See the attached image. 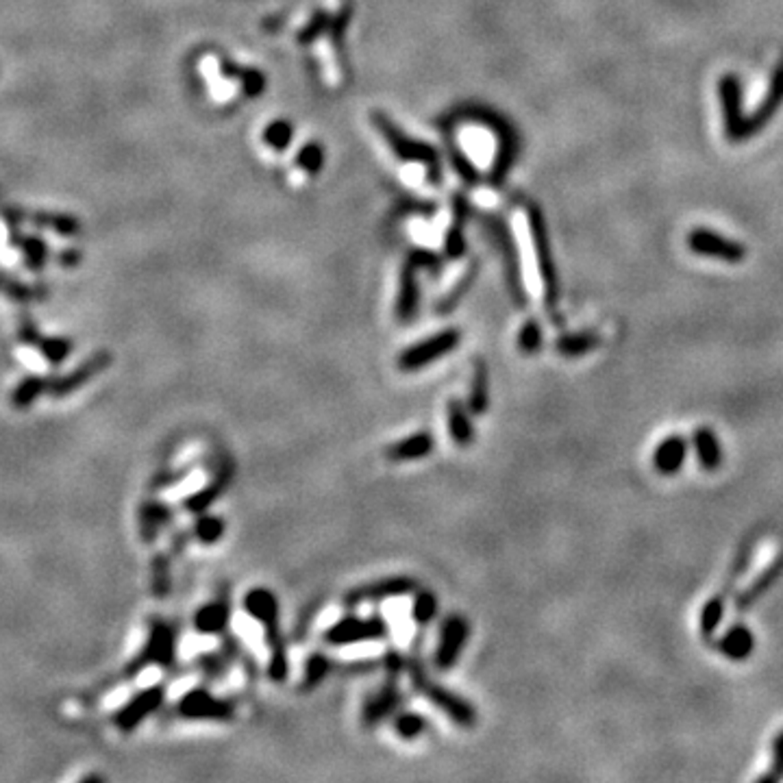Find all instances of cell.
<instances>
[{
    "label": "cell",
    "mask_w": 783,
    "mask_h": 783,
    "mask_svg": "<svg viewBox=\"0 0 783 783\" xmlns=\"http://www.w3.org/2000/svg\"><path fill=\"white\" fill-rule=\"evenodd\" d=\"M375 127L379 130L381 144L390 148L392 159H394L399 174L408 181L414 188H434L438 183V165L431 150H426L420 144H411L394 129L385 118L375 120Z\"/></svg>",
    "instance_id": "obj_1"
},
{
    "label": "cell",
    "mask_w": 783,
    "mask_h": 783,
    "mask_svg": "<svg viewBox=\"0 0 783 783\" xmlns=\"http://www.w3.org/2000/svg\"><path fill=\"white\" fill-rule=\"evenodd\" d=\"M177 642L179 627L173 620L162 619V616H153L148 622V636L144 640V646L124 666V679H135L139 672L150 669V666H157V669L164 670L173 669L177 664Z\"/></svg>",
    "instance_id": "obj_2"
},
{
    "label": "cell",
    "mask_w": 783,
    "mask_h": 783,
    "mask_svg": "<svg viewBox=\"0 0 783 783\" xmlns=\"http://www.w3.org/2000/svg\"><path fill=\"white\" fill-rule=\"evenodd\" d=\"M408 672H409L411 686H414L416 692H420L426 701L434 703L438 710L444 711L455 725L464 727V729H473L476 720H479L473 703L461 699L457 692L449 690V687H444L442 684H438V681L431 679L429 672L425 669L423 660H420V655L418 657L409 655Z\"/></svg>",
    "instance_id": "obj_3"
},
{
    "label": "cell",
    "mask_w": 783,
    "mask_h": 783,
    "mask_svg": "<svg viewBox=\"0 0 783 783\" xmlns=\"http://www.w3.org/2000/svg\"><path fill=\"white\" fill-rule=\"evenodd\" d=\"M174 714L194 722H231L238 714L235 703L220 699L207 687H192L174 705Z\"/></svg>",
    "instance_id": "obj_4"
},
{
    "label": "cell",
    "mask_w": 783,
    "mask_h": 783,
    "mask_svg": "<svg viewBox=\"0 0 783 783\" xmlns=\"http://www.w3.org/2000/svg\"><path fill=\"white\" fill-rule=\"evenodd\" d=\"M390 636V622L383 616H344L324 631L323 640L329 646H353L359 642H376Z\"/></svg>",
    "instance_id": "obj_5"
},
{
    "label": "cell",
    "mask_w": 783,
    "mask_h": 783,
    "mask_svg": "<svg viewBox=\"0 0 783 783\" xmlns=\"http://www.w3.org/2000/svg\"><path fill=\"white\" fill-rule=\"evenodd\" d=\"M461 342V331L459 329H444L440 333L431 335V338L423 340V342H416L408 346L403 353L396 359V366L403 373H418L425 370L426 366H431L434 361H440L446 355H450Z\"/></svg>",
    "instance_id": "obj_6"
},
{
    "label": "cell",
    "mask_w": 783,
    "mask_h": 783,
    "mask_svg": "<svg viewBox=\"0 0 783 783\" xmlns=\"http://www.w3.org/2000/svg\"><path fill=\"white\" fill-rule=\"evenodd\" d=\"M168 690L164 684H155L139 690L138 695H133L130 699L124 703L122 707H118L114 714V725L120 734H133L139 725L148 720L155 711L162 710Z\"/></svg>",
    "instance_id": "obj_7"
},
{
    "label": "cell",
    "mask_w": 783,
    "mask_h": 783,
    "mask_svg": "<svg viewBox=\"0 0 783 783\" xmlns=\"http://www.w3.org/2000/svg\"><path fill=\"white\" fill-rule=\"evenodd\" d=\"M420 584L414 577L399 575V577H385V579L368 581L361 584L344 594L346 607H359L364 603H381V601L400 599V596H411L418 590Z\"/></svg>",
    "instance_id": "obj_8"
},
{
    "label": "cell",
    "mask_w": 783,
    "mask_h": 783,
    "mask_svg": "<svg viewBox=\"0 0 783 783\" xmlns=\"http://www.w3.org/2000/svg\"><path fill=\"white\" fill-rule=\"evenodd\" d=\"M112 359L114 358L109 350H105V349L97 350V353L89 355L88 359H83L81 364H79L77 368L70 370V373L50 379L48 396L55 400H62V399H65V396L77 394V392L83 390L85 385L89 383V381L97 379L98 375H103L105 370L112 366Z\"/></svg>",
    "instance_id": "obj_9"
},
{
    "label": "cell",
    "mask_w": 783,
    "mask_h": 783,
    "mask_svg": "<svg viewBox=\"0 0 783 783\" xmlns=\"http://www.w3.org/2000/svg\"><path fill=\"white\" fill-rule=\"evenodd\" d=\"M470 637V625L461 614H450L440 627L438 649L434 652V666L440 672L453 670L459 661L466 642Z\"/></svg>",
    "instance_id": "obj_10"
},
{
    "label": "cell",
    "mask_w": 783,
    "mask_h": 783,
    "mask_svg": "<svg viewBox=\"0 0 783 783\" xmlns=\"http://www.w3.org/2000/svg\"><path fill=\"white\" fill-rule=\"evenodd\" d=\"M405 703V695L396 684L394 677H390V681H385L383 686L376 687L373 695H368V699L361 705V727L366 729H375L381 722L388 720L400 711V705Z\"/></svg>",
    "instance_id": "obj_11"
},
{
    "label": "cell",
    "mask_w": 783,
    "mask_h": 783,
    "mask_svg": "<svg viewBox=\"0 0 783 783\" xmlns=\"http://www.w3.org/2000/svg\"><path fill=\"white\" fill-rule=\"evenodd\" d=\"M722 103V118H725V133L729 142H745L746 139V115L742 114V88L736 74H727L718 85Z\"/></svg>",
    "instance_id": "obj_12"
},
{
    "label": "cell",
    "mask_w": 783,
    "mask_h": 783,
    "mask_svg": "<svg viewBox=\"0 0 783 783\" xmlns=\"http://www.w3.org/2000/svg\"><path fill=\"white\" fill-rule=\"evenodd\" d=\"M687 248L692 253L703 255V257H716L727 261V264H740L746 257V248L740 242L707 229H695L687 235Z\"/></svg>",
    "instance_id": "obj_13"
},
{
    "label": "cell",
    "mask_w": 783,
    "mask_h": 783,
    "mask_svg": "<svg viewBox=\"0 0 783 783\" xmlns=\"http://www.w3.org/2000/svg\"><path fill=\"white\" fill-rule=\"evenodd\" d=\"M233 476H235V464L227 457V459L220 461V466L215 468L214 479L209 481L205 488H200L198 492H194V494H189L188 499H183V509L188 511V514H196V516L207 511L209 507H212L215 501L231 488Z\"/></svg>",
    "instance_id": "obj_14"
},
{
    "label": "cell",
    "mask_w": 783,
    "mask_h": 783,
    "mask_svg": "<svg viewBox=\"0 0 783 783\" xmlns=\"http://www.w3.org/2000/svg\"><path fill=\"white\" fill-rule=\"evenodd\" d=\"M231 614H233L231 596L220 594L218 599L200 605L198 610L194 611L192 627H194L196 634H200V636H223L229 631Z\"/></svg>",
    "instance_id": "obj_15"
},
{
    "label": "cell",
    "mask_w": 783,
    "mask_h": 783,
    "mask_svg": "<svg viewBox=\"0 0 783 783\" xmlns=\"http://www.w3.org/2000/svg\"><path fill=\"white\" fill-rule=\"evenodd\" d=\"M242 610L250 620L264 629L281 625V605L277 594L270 587H250L242 599Z\"/></svg>",
    "instance_id": "obj_16"
},
{
    "label": "cell",
    "mask_w": 783,
    "mask_h": 783,
    "mask_svg": "<svg viewBox=\"0 0 783 783\" xmlns=\"http://www.w3.org/2000/svg\"><path fill=\"white\" fill-rule=\"evenodd\" d=\"M173 518H174L173 507H170L168 503H164V501L153 499V501H147V503L139 505L138 531H139V538H142L144 544H153V542L157 540L165 529H168Z\"/></svg>",
    "instance_id": "obj_17"
},
{
    "label": "cell",
    "mask_w": 783,
    "mask_h": 783,
    "mask_svg": "<svg viewBox=\"0 0 783 783\" xmlns=\"http://www.w3.org/2000/svg\"><path fill=\"white\" fill-rule=\"evenodd\" d=\"M459 138H461L459 142L464 144L466 155H468V159H473L476 168L485 170L499 159L496 157V147H499V144L490 142V139L494 138V135L490 133V129L468 124V127L459 130Z\"/></svg>",
    "instance_id": "obj_18"
},
{
    "label": "cell",
    "mask_w": 783,
    "mask_h": 783,
    "mask_svg": "<svg viewBox=\"0 0 783 783\" xmlns=\"http://www.w3.org/2000/svg\"><path fill=\"white\" fill-rule=\"evenodd\" d=\"M435 449V438L429 431H416V434L408 435L403 440L392 442L388 449L383 450L385 459L392 464H408V461H418L425 459L434 453Z\"/></svg>",
    "instance_id": "obj_19"
},
{
    "label": "cell",
    "mask_w": 783,
    "mask_h": 783,
    "mask_svg": "<svg viewBox=\"0 0 783 783\" xmlns=\"http://www.w3.org/2000/svg\"><path fill=\"white\" fill-rule=\"evenodd\" d=\"M446 429H449L450 442H455L459 449H468L475 444L476 429L473 414H470L468 405L461 403L459 399H450L446 405Z\"/></svg>",
    "instance_id": "obj_20"
},
{
    "label": "cell",
    "mask_w": 783,
    "mask_h": 783,
    "mask_svg": "<svg viewBox=\"0 0 783 783\" xmlns=\"http://www.w3.org/2000/svg\"><path fill=\"white\" fill-rule=\"evenodd\" d=\"M781 103H783V62H779L775 72H772L770 88H768V94L766 98L762 100L760 109L746 118V138H751L753 133H757V130L764 127L768 120L772 118V114L779 109Z\"/></svg>",
    "instance_id": "obj_21"
},
{
    "label": "cell",
    "mask_w": 783,
    "mask_h": 783,
    "mask_svg": "<svg viewBox=\"0 0 783 783\" xmlns=\"http://www.w3.org/2000/svg\"><path fill=\"white\" fill-rule=\"evenodd\" d=\"M687 455V442L681 435H670L664 442H660L652 453V466L660 475L672 476L681 470Z\"/></svg>",
    "instance_id": "obj_22"
},
{
    "label": "cell",
    "mask_w": 783,
    "mask_h": 783,
    "mask_svg": "<svg viewBox=\"0 0 783 783\" xmlns=\"http://www.w3.org/2000/svg\"><path fill=\"white\" fill-rule=\"evenodd\" d=\"M265 644H268L270 660H268V677L274 684H285L290 675V661H288V646H285V637L281 634V625L264 629Z\"/></svg>",
    "instance_id": "obj_23"
},
{
    "label": "cell",
    "mask_w": 783,
    "mask_h": 783,
    "mask_svg": "<svg viewBox=\"0 0 783 783\" xmlns=\"http://www.w3.org/2000/svg\"><path fill=\"white\" fill-rule=\"evenodd\" d=\"M238 640H233L231 637L229 644H224L220 651L214 652H203V655L196 660V666H198L200 675L205 677L207 681H220L224 675H227L231 664L235 661V655H238Z\"/></svg>",
    "instance_id": "obj_24"
},
{
    "label": "cell",
    "mask_w": 783,
    "mask_h": 783,
    "mask_svg": "<svg viewBox=\"0 0 783 783\" xmlns=\"http://www.w3.org/2000/svg\"><path fill=\"white\" fill-rule=\"evenodd\" d=\"M48 385H50L48 376H42V375L24 376L16 388L12 390V396H9V405H12V408L16 411L31 409L33 405L39 400V396L48 394Z\"/></svg>",
    "instance_id": "obj_25"
},
{
    "label": "cell",
    "mask_w": 783,
    "mask_h": 783,
    "mask_svg": "<svg viewBox=\"0 0 783 783\" xmlns=\"http://www.w3.org/2000/svg\"><path fill=\"white\" fill-rule=\"evenodd\" d=\"M716 649L725 657H729V660L742 661L755 649V637H753V631L746 629L745 625H734L716 642Z\"/></svg>",
    "instance_id": "obj_26"
},
{
    "label": "cell",
    "mask_w": 783,
    "mask_h": 783,
    "mask_svg": "<svg viewBox=\"0 0 783 783\" xmlns=\"http://www.w3.org/2000/svg\"><path fill=\"white\" fill-rule=\"evenodd\" d=\"M468 405L470 414L473 416H484L490 409V368L485 361L476 359L473 379H470V390H468Z\"/></svg>",
    "instance_id": "obj_27"
},
{
    "label": "cell",
    "mask_w": 783,
    "mask_h": 783,
    "mask_svg": "<svg viewBox=\"0 0 783 783\" xmlns=\"http://www.w3.org/2000/svg\"><path fill=\"white\" fill-rule=\"evenodd\" d=\"M420 307V285L409 270H405L400 277L399 299H396V320L399 323H411Z\"/></svg>",
    "instance_id": "obj_28"
},
{
    "label": "cell",
    "mask_w": 783,
    "mask_h": 783,
    "mask_svg": "<svg viewBox=\"0 0 783 783\" xmlns=\"http://www.w3.org/2000/svg\"><path fill=\"white\" fill-rule=\"evenodd\" d=\"M781 570H783V555L777 557V560L772 561V564L768 566L766 570H762V572H760V577H757L755 581H751V584L746 585V590L742 592L740 596H737V610L745 611L746 607L755 603V601L760 599L762 594H764V592L768 590V587H770L772 584H775L777 577L781 575Z\"/></svg>",
    "instance_id": "obj_29"
},
{
    "label": "cell",
    "mask_w": 783,
    "mask_h": 783,
    "mask_svg": "<svg viewBox=\"0 0 783 783\" xmlns=\"http://www.w3.org/2000/svg\"><path fill=\"white\" fill-rule=\"evenodd\" d=\"M33 224L39 229L55 231L62 238H79L83 233V224L79 223V218L70 214H48V212H38L31 215Z\"/></svg>",
    "instance_id": "obj_30"
},
{
    "label": "cell",
    "mask_w": 783,
    "mask_h": 783,
    "mask_svg": "<svg viewBox=\"0 0 783 783\" xmlns=\"http://www.w3.org/2000/svg\"><path fill=\"white\" fill-rule=\"evenodd\" d=\"M150 592L155 599H168L173 592V561L168 553H155L150 561Z\"/></svg>",
    "instance_id": "obj_31"
},
{
    "label": "cell",
    "mask_w": 783,
    "mask_h": 783,
    "mask_svg": "<svg viewBox=\"0 0 783 783\" xmlns=\"http://www.w3.org/2000/svg\"><path fill=\"white\" fill-rule=\"evenodd\" d=\"M695 449L705 470H716L722 464L720 442H718L714 431L707 429V426H701V429L695 431Z\"/></svg>",
    "instance_id": "obj_32"
},
{
    "label": "cell",
    "mask_w": 783,
    "mask_h": 783,
    "mask_svg": "<svg viewBox=\"0 0 783 783\" xmlns=\"http://www.w3.org/2000/svg\"><path fill=\"white\" fill-rule=\"evenodd\" d=\"M224 534H227V522L220 518V516L207 514V511L198 514V518H196L192 526V535L203 546L218 544L224 538Z\"/></svg>",
    "instance_id": "obj_33"
},
{
    "label": "cell",
    "mask_w": 783,
    "mask_h": 783,
    "mask_svg": "<svg viewBox=\"0 0 783 783\" xmlns=\"http://www.w3.org/2000/svg\"><path fill=\"white\" fill-rule=\"evenodd\" d=\"M331 670H333V660H331V657H326L324 652H311V655L307 657V661H305L303 684H300V690L311 692V690H316V687H320L324 684L326 677L331 675Z\"/></svg>",
    "instance_id": "obj_34"
},
{
    "label": "cell",
    "mask_w": 783,
    "mask_h": 783,
    "mask_svg": "<svg viewBox=\"0 0 783 783\" xmlns=\"http://www.w3.org/2000/svg\"><path fill=\"white\" fill-rule=\"evenodd\" d=\"M440 611V601L438 596L431 590H418L414 592V601H411V620L418 627H429L431 622L438 619Z\"/></svg>",
    "instance_id": "obj_35"
},
{
    "label": "cell",
    "mask_w": 783,
    "mask_h": 783,
    "mask_svg": "<svg viewBox=\"0 0 783 783\" xmlns=\"http://www.w3.org/2000/svg\"><path fill=\"white\" fill-rule=\"evenodd\" d=\"M596 344H599V335L594 333H566L555 340V350L561 358L572 359L594 350Z\"/></svg>",
    "instance_id": "obj_36"
},
{
    "label": "cell",
    "mask_w": 783,
    "mask_h": 783,
    "mask_svg": "<svg viewBox=\"0 0 783 783\" xmlns=\"http://www.w3.org/2000/svg\"><path fill=\"white\" fill-rule=\"evenodd\" d=\"M392 727H394V734L400 737V740H416V737L425 736L426 729H429V720L423 714H416V711H396L394 720H392Z\"/></svg>",
    "instance_id": "obj_37"
},
{
    "label": "cell",
    "mask_w": 783,
    "mask_h": 783,
    "mask_svg": "<svg viewBox=\"0 0 783 783\" xmlns=\"http://www.w3.org/2000/svg\"><path fill=\"white\" fill-rule=\"evenodd\" d=\"M39 355H42L44 361L50 366H62L65 359L72 355L74 350V342L70 338H63V335H53V338H42L38 344Z\"/></svg>",
    "instance_id": "obj_38"
},
{
    "label": "cell",
    "mask_w": 783,
    "mask_h": 783,
    "mask_svg": "<svg viewBox=\"0 0 783 783\" xmlns=\"http://www.w3.org/2000/svg\"><path fill=\"white\" fill-rule=\"evenodd\" d=\"M20 250H22L24 265H27L31 273H39V270L46 265L48 259V246L42 238L38 235H27V238H20Z\"/></svg>",
    "instance_id": "obj_39"
},
{
    "label": "cell",
    "mask_w": 783,
    "mask_h": 783,
    "mask_svg": "<svg viewBox=\"0 0 783 783\" xmlns=\"http://www.w3.org/2000/svg\"><path fill=\"white\" fill-rule=\"evenodd\" d=\"M542 342H544V335H542V326L535 320H529V323L520 326L516 344H518V350L522 355L538 353L542 349Z\"/></svg>",
    "instance_id": "obj_40"
},
{
    "label": "cell",
    "mask_w": 783,
    "mask_h": 783,
    "mask_svg": "<svg viewBox=\"0 0 783 783\" xmlns=\"http://www.w3.org/2000/svg\"><path fill=\"white\" fill-rule=\"evenodd\" d=\"M722 614H725V605H722L720 596H714V599L710 601V603L705 605V610H703L701 614V634L703 637H711L714 636V631L718 629V625H720Z\"/></svg>",
    "instance_id": "obj_41"
},
{
    "label": "cell",
    "mask_w": 783,
    "mask_h": 783,
    "mask_svg": "<svg viewBox=\"0 0 783 783\" xmlns=\"http://www.w3.org/2000/svg\"><path fill=\"white\" fill-rule=\"evenodd\" d=\"M44 335L39 333V326L35 324V320L29 318V316H24L22 323L18 326V340L24 346H31V349H38L39 340H42Z\"/></svg>",
    "instance_id": "obj_42"
},
{
    "label": "cell",
    "mask_w": 783,
    "mask_h": 783,
    "mask_svg": "<svg viewBox=\"0 0 783 783\" xmlns=\"http://www.w3.org/2000/svg\"><path fill=\"white\" fill-rule=\"evenodd\" d=\"M408 661H409V655H403V652H399V651H388L383 655V660H381V666L388 670L390 677H396V675H400L403 670H408Z\"/></svg>",
    "instance_id": "obj_43"
},
{
    "label": "cell",
    "mask_w": 783,
    "mask_h": 783,
    "mask_svg": "<svg viewBox=\"0 0 783 783\" xmlns=\"http://www.w3.org/2000/svg\"><path fill=\"white\" fill-rule=\"evenodd\" d=\"M783 777V731L777 736L775 749H772V772L762 775L760 781H777Z\"/></svg>",
    "instance_id": "obj_44"
},
{
    "label": "cell",
    "mask_w": 783,
    "mask_h": 783,
    "mask_svg": "<svg viewBox=\"0 0 783 783\" xmlns=\"http://www.w3.org/2000/svg\"><path fill=\"white\" fill-rule=\"evenodd\" d=\"M81 259H83V253L79 248H65V250H62V253H59V265H62V268H77L79 264H81Z\"/></svg>",
    "instance_id": "obj_45"
},
{
    "label": "cell",
    "mask_w": 783,
    "mask_h": 783,
    "mask_svg": "<svg viewBox=\"0 0 783 783\" xmlns=\"http://www.w3.org/2000/svg\"><path fill=\"white\" fill-rule=\"evenodd\" d=\"M107 781V777L103 775H85L81 777V783H105Z\"/></svg>",
    "instance_id": "obj_46"
},
{
    "label": "cell",
    "mask_w": 783,
    "mask_h": 783,
    "mask_svg": "<svg viewBox=\"0 0 783 783\" xmlns=\"http://www.w3.org/2000/svg\"><path fill=\"white\" fill-rule=\"evenodd\" d=\"M7 279H9V277H7V274H3V273H0V292H3V290H4V285H7Z\"/></svg>",
    "instance_id": "obj_47"
}]
</instances>
